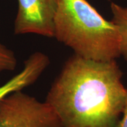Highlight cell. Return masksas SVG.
Returning <instances> with one entry per match:
<instances>
[{
  "mask_svg": "<svg viewBox=\"0 0 127 127\" xmlns=\"http://www.w3.org/2000/svg\"><path fill=\"white\" fill-rule=\"evenodd\" d=\"M116 60L74 54L52 84L45 101L65 127H115L127 103V88Z\"/></svg>",
  "mask_w": 127,
  "mask_h": 127,
  "instance_id": "cell-1",
  "label": "cell"
},
{
  "mask_svg": "<svg viewBox=\"0 0 127 127\" xmlns=\"http://www.w3.org/2000/svg\"><path fill=\"white\" fill-rule=\"evenodd\" d=\"M54 37L86 59L107 61L121 56L118 28L87 0H57Z\"/></svg>",
  "mask_w": 127,
  "mask_h": 127,
  "instance_id": "cell-2",
  "label": "cell"
},
{
  "mask_svg": "<svg viewBox=\"0 0 127 127\" xmlns=\"http://www.w3.org/2000/svg\"><path fill=\"white\" fill-rule=\"evenodd\" d=\"M0 127H65L45 101L18 91L0 101Z\"/></svg>",
  "mask_w": 127,
  "mask_h": 127,
  "instance_id": "cell-3",
  "label": "cell"
},
{
  "mask_svg": "<svg viewBox=\"0 0 127 127\" xmlns=\"http://www.w3.org/2000/svg\"><path fill=\"white\" fill-rule=\"evenodd\" d=\"M14 34L54 36L57 0H18Z\"/></svg>",
  "mask_w": 127,
  "mask_h": 127,
  "instance_id": "cell-4",
  "label": "cell"
},
{
  "mask_svg": "<svg viewBox=\"0 0 127 127\" xmlns=\"http://www.w3.org/2000/svg\"><path fill=\"white\" fill-rule=\"evenodd\" d=\"M48 57L43 52L36 51L24 62V68L18 74L0 86V101L14 92L34 84L50 64Z\"/></svg>",
  "mask_w": 127,
  "mask_h": 127,
  "instance_id": "cell-5",
  "label": "cell"
},
{
  "mask_svg": "<svg viewBox=\"0 0 127 127\" xmlns=\"http://www.w3.org/2000/svg\"><path fill=\"white\" fill-rule=\"evenodd\" d=\"M111 10L112 21L118 28L120 36L121 56L127 61V7L112 2Z\"/></svg>",
  "mask_w": 127,
  "mask_h": 127,
  "instance_id": "cell-6",
  "label": "cell"
},
{
  "mask_svg": "<svg viewBox=\"0 0 127 127\" xmlns=\"http://www.w3.org/2000/svg\"><path fill=\"white\" fill-rule=\"evenodd\" d=\"M17 64L14 52L0 43V73L14 70Z\"/></svg>",
  "mask_w": 127,
  "mask_h": 127,
  "instance_id": "cell-7",
  "label": "cell"
},
{
  "mask_svg": "<svg viewBox=\"0 0 127 127\" xmlns=\"http://www.w3.org/2000/svg\"><path fill=\"white\" fill-rule=\"evenodd\" d=\"M115 127H127V103L122 114V118H120Z\"/></svg>",
  "mask_w": 127,
  "mask_h": 127,
  "instance_id": "cell-8",
  "label": "cell"
}]
</instances>
